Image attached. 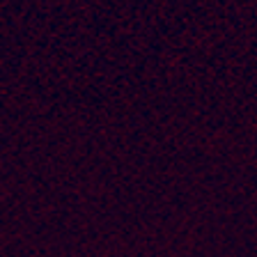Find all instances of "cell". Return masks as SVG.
Here are the masks:
<instances>
[]
</instances>
